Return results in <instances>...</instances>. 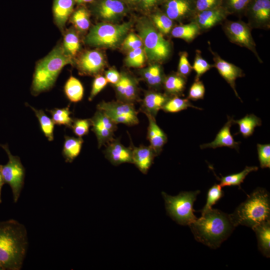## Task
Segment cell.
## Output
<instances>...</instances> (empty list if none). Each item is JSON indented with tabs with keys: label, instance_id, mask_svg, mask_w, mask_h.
Masks as SVG:
<instances>
[{
	"label": "cell",
	"instance_id": "8",
	"mask_svg": "<svg viewBox=\"0 0 270 270\" xmlns=\"http://www.w3.org/2000/svg\"><path fill=\"white\" fill-rule=\"evenodd\" d=\"M5 150L8 161L4 165L0 164V170L4 184H8L12 190L14 202L16 203L20 198L24 185L25 168L20 158L13 156L7 144H0Z\"/></svg>",
	"mask_w": 270,
	"mask_h": 270
},
{
	"label": "cell",
	"instance_id": "46",
	"mask_svg": "<svg viewBox=\"0 0 270 270\" xmlns=\"http://www.w3.org/2000/svg\"><path fill=\"white\" fill-rule=\"evenodd\" d=\"M188 53L182 52L180 54V58L178 68V73L186 78L190 75L192 70L188 59Z\"/></svg>",
	"mask_w": 270,
	"mask_h": 270
},
{
	"label": "cell",
	"instance_id": "45",
	"mask_svg": "<svg viewBox=\"0 0 270 270\" xmlns=\"http://www.w3.org/2000/svg\"><path fill=\"white\" fill-rule=\"evenodd\" d=\"M204 94L205 88L202 82L200 80H194L189 90L188 98L192 100L203 99Z\"/></svg>",
	"mask_w": 270,
	"mask_h": 270
},
{
	"label": "cell",
	"instance_id": "27",
	"mask_svg": "<svg viewBox=\"0 0 270 270\" xmlns=\"http://www.w3.org/2000/svg\"><path fill=\"white\" fill-rule=\"evenodd\" d=\"M201 32L198 25L190 21L188 24H180L173 28L170 34L174 38H180L190 42L200 34Z\"/></svg>",
	"mask_w": 270,
	"mask_h": 270
},
{
	"label": "cell",
	"instance_id": "41",
	"mask_svg": "<svg viewBox=\"0 0 270 270\" xmlns=\"http://www.w3.org/2000/svg\"><path fill=\"white\" fill-rule=\"evenodd\" d=\"M214 67L213 64H209L204 60L201 54V52L196 50V56L192 68L196 73L194 80H199L200 76Z\"/></svg>",
	"mask_w": 270,
	"mask_h": 270
},
{
	"label": "cell",
	"instance_id": "38",
	"mask_svg": "<svg viewBox=\"0 0 270 270\" xmlns=\"http://www.w3.org/2000/svg\"><path fill=\"white\" fill-rule=\"evenodd\" d=\"M49 112L54 124L64 125L68 127L71 126L73 119L70 116L72 112L69 106L62 108H54L49 110Z\"/></svg>",
	"mask_w": 270,
	"mask_h": 270
},
{
	"label": "cell",
	"instance_id": "15",
	"mask_svg": "<svg viewBox=\"0 0 270 270\" xmlns=\"http://www.w3.org/2000/svg\"><path fill=\"white\" fill-rule=\"evenodd\" d=\"M228 14L222 6L198 12L190 20L196 22L202 31L206 30L223 22Z\"/></svg>",
	"mask_w": 270,
	"mask_h": 270
},
{
	"label": "cell",
	"instance_id": "19",
	"mask_svg": "<svg viewBox=\"0 0 270 270\" xmlns=\"http://www.w3.org/2000/svg\"><path fill=\"white\" fill-rule=\"evenodd\" d=\"M228 121L216 134L214 140L211 142L202 144L200 146L202 149L206 148H217L226 146L234 148L237 150L239 148L240 142H236L230 131L232 124L233 118L228 117Z\"/></svg>",
	"mask_w": 270,
	"mask_h": 270
},
{
	"label": "cell",
	"instance_id": "11",
	"mask_svg": "<svg viewBox=\"0 0 270 270\" xmlns=\"http://www.w3.org/2000/svg\"><path fill=\"white\" fill-rule=\"evenodd\" d=\"M252 28L268 30L270 27V0H252L244 14Z\"/></svg>",
	"mask_w": 270,
	"mask_h": 270
},
{
	"label": "cell",
	"instance_id": "50",
	"mask_svg": "<svg viewBox=\"0 0 270 270\" xmlns=\"http://www.w3.org/2000/svg\"><path fill=\"white\" fill-rule=\"evenodd\" d=\"M105 78L108 82L116 84L120 78V74L114 69H110L105 73Z\"/></svg>",
	"mask_w": 270,
	"mask_h": 270
},
{
	"label": "cell",
	"instance_id": "47",
	"mask_svg": "<svg viewBox=\"0 0 270 270\" xmlns=\"http://www.w3.org/2000/svg\"><path fill=\"white\" fill-rule=\"evenodd\" d=\"M108 82L104 76L98 74L94 80L91 92L88 98L90 101L94 98L106 86Z\"/></svg>",
	"mask_w": 270,
	"mask_h": 270
},
{
	"label": "cell",
	"instance_id": "28",
	"mask_svg": "<svg viewBox=\"0 0 270 270\" xmlns=\"http://www.w3.org/2000/svg\"><path fill=\"white\" fill-rule=\"evenodd\" d=\"M84 140L82 138L64 136L62 154L67 162H72L80 154Z\"/></svg>",
	"mask_w": 270,
	"mask_h": 270
},
{
	"label": "cell",
	"instance_id": "4",
	"mask_svg": "<svg viewBox=\"0 0 270 270\" xmlns=\"http://www.w3.org/2000/svg\"><path fill=\"white\" fill-rule=\"evenodd\" d=\"M72 58L56 46L37 64L33 76L31 92L34 96L50 90L63 68L70 64Z\"/></svg>",
	"mask_w": 270,
	"mask_h": 270
},
{
	"label": "cell",
	"instance_id": "35",
	"mask_svg": "<svg viewBox=\"0 0 270 270\" xmlns=\"http://www.w3.org/2000/svg\"><path fill=\"white\" fill-rule=\"evenodd\" d=\"M64 53L72 58L80 48V42L77 34L74 30H69L64 35L62 46Z\"/></svg>",
	"mask_w": 270,
	"mask_h": 270
},
{
	"label": "cell",
	"instance_id": "25",
	"mask_svg": "<svg viewBox=\"0 0 270 270\" xmlns=\"http://www.w3.org/2000/svg\"><path fill=\"white\" fill-rule=\"evenodd\" d=\"M258 240V248L267 258L270 256V220L264 222L252 228Z\"/></svg>",
	"mask_w": 270,
	"mask_h": 270
},
{
	"label": "cell",
	"instance_id": "42",
	"mask_svg": "<svg viewBox=\"0 0 270 270\" xmlns=\"http://www.w3.org/2000/svg\"><path fill=\"white\" fill-rule=\"evenodd\" d=\"M128 66L133 68H141L145 62V52L142 48H138L129 52L126 58Z\"/></svg>",
	"mask_w": 270,
	"mask_h": 270
},
{
	"label": "cell",
	"instance_id": "43",
	"mask_svg": "<svg viewBox=\"0 0 270 270\" xmlns=\"http://www.w3.org/2000/svg\"><path fill=\"white\" fill-rule=\"evenodd\" d=\"M91 123L90 119H73L70 128L74 133L78 137L82 136L88 134Z\"/></svg>",
	"mask_w": 270,
	"mask_h": 270
},
{
	"label": "cell",
	"instance_id": "14",
	"mask_svg": "<svg viewBox=\"0 0 270 270\" xmlns=\"http://www.w3.org/2000/svg\"><path fill=\"white\" fill-rule=\"evenodd\" d=\"M164 8L172 20H190L196 14L194 0H166Z\"/></svg>",
	"mask_w": 270,
	"mask_h": 270
},
{
	"label": "cell",
	"instance_id": "26",
	"mask_svg": "<svg viewBox=\"0 0 270 270\" xmlns=\"http://www.w3.org/2000/svg\"><path fill=\"white\" fill-rule=\"evenodd\" d=\"M186 81V78L178 73L172 74L165 76L162 86L166 94L179 96L183 94Z\"/></svg>",
	"mask_w": 270,
	"mask_h": 270
},
{
	"label": "cell",
	"instance_id": "53",
	"mask_svg": "<svg viewBox=\"0 0 270 270\" xmlns=\"http://www.w3.org/2000/svg\"><path fill=\"white\" fill-rule=\"evenodd\" d=\"M74 2L79 3V4H82V3H86L91 2L94 0H74Z\"/></svg>",
	"mask_w": 270,
	"mask_h": 270
},
{
	"label": "cell",
	"instance_id": "31",
	"mask_svg": "<svg viewBox=\"0 0 270 270\" xmlns=\"http://www.w3.org/2000/svg\"><path fill=\"white\" fill-rule=\"evenodd\" d=\"M233 122L234 124H236L239 126V133L244 138L252 136L255 128L262 125L260 118L254 114H247L238 120H234Z\"/></svg>",
	"mask_w": 270,
	"mask_h": 270
},
{
	"label": "cell",
	"instance_id": "36",
	"mask_svg": "<svg viewBox=\"0 0 270 270\" xmlns=\"http://www.w3.org/2000/svg\"><path fill=\"white\" fill-rule=\"evenodd\" d=\"M252 0H222V6L228 15L238 16L244 15L246 10Z\"/></svg>",
	"mask_w": 270,
	"mask_h": 270
},
{
	"label": "cell",
	"instance_id": "21",
	"mask_svg": "<svg viewBox=\"0 0 270 270\" xmlns=\"http://www.w3.org/2000/svg\"><path fill=\"white\" fill-rule=\"evenodd\" d=\"M148 120L147 138L150 146L153 148L156 155L162 150V148L168 141L166 134L158 125L155 118L146 115Z\"/></svg>",
	"mask_w": 270,
	"mask_h": 270
},
{
	"label": "cell",
	"instance_id": "20",
	"mask_svg": "<svg viewBox=\"0 0 270 270\" xmlns=\"http://www.w3.org/2000/svg\"><path fill=\"white\" fill-rule=\"evenodd\" d=\"M170 96L157 92H146L142 100L140 110L146 115L156 118Z\"/></svg>",
	"mask_w": 270,
	"mask_h": 270
},
{
	"label": "cell",
	"instance_id": "37",
	"mask_svg": "<svg viewBox=\"0 0 270 270\" xmlns=\"http://www.w3.org/2000/svg\"><path fill=\"white\" fill-rule=\"evenodd\" d=\"M153 24L163 35L170 33L173 27V22L165 13L158 12L152 16Z\"/></svg>",
	"mask_w": 270,
	"mask_h": 270
},
{
	"label": "cell",
	"instance_id": "13",
	"mask_svg": "<svg viewBox=\"0 0 270 270\" xmlns=\"http://www.w3.org/2000/svg\"><path fill=\"white\" fill-rule=\"evenodd\" d=\"M209 50L212 55L214 67L216 68L220 74L232 88L236 96L241 100L236 88V80L238 78L244 76L242 70L233 64L222 59L217 52L212 50L210 46Z\"/></svg>",
	"mask_w": 270,
	"mask_h": 270
},
{
	"label": "cell",
	"instance_id": "2",
	"mask_svg": "<svg viewBox=\"0 0 270 270\" xmlns=\"http://www.w3.org/2000/svg\"><path fill=\"white\" fill-rule=\"evenodd\" d=\"M196 240L211 248H217L231 234L236 226L229 214L212 208L189 225Z\"/></svg>",
	"mask_w": 270,
	"mask_h": 270
},
{
	"label": "cell",
	"instance_id": "9",
	"mask_svg": "<svg viewBox=\"0 0 270 270\" xmlns=\"http://www.w3.org/2000/svg\"><path fill=\"white\" fill-rule=\"evenodd\" d=\"M222 28L231 42L250 50L258 62L260 63L262 62L256 51V44L252 35V28L248 23L240 20H225L223 22Z\"/></svg>",
	"mask_w": 270,
	"mask_h": 270
},
{
	"label": "cell",
	"instance_id": "32",
	"mask_svg": "<svg viewBox=\"0 0 270 270\" xmlns=\"http://www.w3.org/2000/svg\"><path fill=\"white\" fill-rule=\"evenodd\" d=\"M34 112L38 119L41 130L48 141L54 140V124L52 119L50 118L42 110H37L31 106L26 104Z\"/></svg>",
	"mask_w": 270,
	"mask_h": 270
},
{
	"label": "cell",
	"instance_id": "33",
	"mask_svg": "<svg viewBox=\"0 0 270 270\" xmlns=\"http://www.w3.org/2000/svg\"><path fill=\"white\" fill-rule=\"evenodd\" d=\"M258 170V167L256 166H248L242 172L228 175L225 176H222L219 178L220 182V186H238L240 188V184L244 182L247 175L250 172L256 171Z\"/></svg>",
	"mask_w": 270,
	"mask_h": 270
},
{
	"label": "cell",
	"instance_id": "3",
	"mask_svg": "<svg viewBox=\"0 0 270 270\" xmlns=\"http://www.w3.org/2000/svg\"><path fill=\"white\" fill-rule=\"evenodd\" d=\"M229 215L236 227L242 225L252 228L270 220L269 193L264 188H256Z\"/></svg>",
	"mask_w": 270,
	"mask_h": 270
},
{
	"label": "cell",
	"instance_id": "51",
	"mask_svg": "<svg viewBox=\"0 0 270 270\" xmlns=\"http://www.w3.org/2000/svg\"><path fill=\"white\" fill-rule=\"evenodd\" d=\"M164 0H140L142 6L146 9L154 7Z\"/></svg>",
	"mask_w": 270,
	"mask_h": 270
},
{
	"label": "cell",
	"instance_id": "49",
	"mask_svg": "<svg viewBox=\"0 0 270 270\" xmlns=\"http://www.w3.org/2000/svg\"><path fill=\"white\" fill-rule=\"evenodd\" d=\"M142 44L140 38L132 33L124 39L122 46L125 49L131 50L138 48H142Z\"/></svg>",
	"mask_w": 270,
	"mask_h": 270
},
{
	"label": "cell",
	"instance_id": "24",
	"mask_svg": "<svg viewBox=\"0 0 270 270\" xmlns=\"http://www.w3.org/2000/svg\"><path fill=\"white\" fill-rule=\"evenodd\" d=\"M124 4L119 0H104L98 6L100 16L106 20H112L120 16L124 11Z\"/></svg>",
	"mask_w": 270,
	"mask_h": 270
},
{
	"label": "cell",
	"instance_id": "29",
	"mask_svg": "<svg viewBox=\"0 0 270 270\" xmlns=\"http://www.w3.org/2000/svg\"><path fill=\"white\" fill-rule=\"evenodd\" d=\"M142 76L150 86L154 88L160 87L165 78L162 68L158 64L152 65L143 70Z\"/></svg>",
	"mask_w": 270,
	"mask_h": 270
},
{
	"label": "cell",
	"instance_id": "44",
	"mask_svg": "<svg viewBox=\"0 0 270 270\" xmlns=\"http://www.w3.org/2000/svg\"><path fill=\"white\" fill-rule=\"evenodd\" d=\"M258 160L260 168H270V144H257Z\"/></svg>",
	"mask_w": 270,
	"mask_h": 270
},
{
	"label": "cell",
	"instance_id": "6",
	"mask_svg": "<svg viewBox=\"0 0 270 270\" xmlns=\"http://www.w3.org/2000/svg\"><path fill=\"white\" fill-rule=\"evenodd\" d=\"M200 190L184 192L176 196H171L164 192L162 195L169 216L178 224L190 225L198 218L194 214V202Z\"/></svg>",
	"mask_w": 270,
	"mask_h": 270
},
{
	"label": "cell",
	"instance_id": "40",
	"mask_svg": "<svg viewBox=\"0 0 270 270\" xmlns=\"http://www.w3.org/2000/svg\"><path fill=\"white\" fill-rule=\"evenodd\" d=\"M223 196L224 192L220 184H215L212 186L208 192L206 202L205 206L200 210L201 214L212 209V206L215 204Z\"/></svg>",
	"mask_w": 270,
	"mask_h": 270
},
{
	"label": "cell",
	"instance_id": "48",
	"mask_svg": "<svg viewBox=\"0 0 270 270\" xmlns=\"http://www.w3.org/2000/svg\"><path fill=\"white\" fill-rule=\"evenodd\" d=\"M222 0H194L195 12L222 6Z\"/></svg>",
	"mask_w": 270,
	"mask_h": 270
},
{
	"label": "cell",
	"instance_id": "16",
	"mask_svg": "<svg viewBox=\"0 0 270 270\" xmlns=\"http://www.w3.org/2000/svg\"><path fill=\"white\" fill-rule=\"evenodd\" d=\"M102 54L97 50H88L83 53L78 61L80 72L86 75H95L99 73L104 66Z\"/></svg>",
	"mask_w": 270,
	"mask_h": 270
},
{
	"label": "cell",
	"instance_id": "55",
	"mask_svg": "<svg viewBox=\"0 0 270 270\" xmlns=\"http://www.w3.org/2000/svg\"><path fill=\"white\" fill-rule=\"evenodd\" d=\"M129 0L132 1V2H134V1H136V0Z\"/></svg>",
	"mask_w": 270,
	"mask_h": 270
},
{
	"label": "cell",
	"instance_id": "22",
	"mask_svg": "<svg viewBox=\"0 0 270 270\" xmlns=\"http://www.w3.org/2000/svg\"><path fill=\"white\" fill-rule=\"evenodd\" d=\"M132 164L143 174H146L156 154L150 146H141L132 148Z\"/></svg>",
	"mask_w": 270,
	"mask_h": 270
},
{
	"label": "cell",
	"instance_id": "23",
	"mask_svg": "<svg viewBox=\"0 0 270 270\" xmlns=\"http://www.w3.org/2000/svg\"><path fill=\"white\" fill-rule=\"evenodd\" d=\"M74 0H54L53 13L55 22L62 30L73 10Z\"/></svg>",
	"mask_w": 270,
	"mask_h": 270
},
{
	"label": "cell",
	"instance_id": "7",
	"mask_svg": "<svg viewBox=\"0 0 270 270\" xmlns=\"http://www.w3.org/2000/svg\"><path fill=\"white\" fill-rule=\"evenodd\" d=\"M130 26V22L122 24H98L91 28L86 42L96 47L115 48L123 40Z\"/></svg>",
	"mask_w": 270,
	"mask_h": 270
},
{
	"label": "cell",
	"instance_id": "52",
	"mask_svg": "<svg viewBox=\"0 0 270 270\" xmlns=\"http://www.w3.org/2000/svg\"><path fill=\"white\" fill-rule=\"evenodd\" d=\"M4 184L3 181L2 174L0 170V204H1L2 202V196H2V186Z\"/></svg>",
	"mask_w": 270,
	"mask_h": 270
},
{
	"label": "cell",
	"instance_id": "1",
	"mask_svg": "<svg viewBox=\"0 0 270 270\" xmlns=\"http://www.w3.org/2000/svg\"><path fill=\"white\" fill-rule=\"evenodd\" d=\"M28 245L25 226L15 220L0 222V262L4 270L22 268Z\"/></svg>",
	"mask_w": 270,
	"mask_h": 270
},
{
	"label": "cell",
	"instance_id": "54",
	"mask_svg": "<svg viewBox=\"0 0 270 270\" xmlns=\"http://www.w3.org/2000/svg\"><path fill=\"white\" fill-rule=\"evenodd\" d=\"M4 268H3L2 265L1 264L0 262V270H4Z\"/></svg>",
	"mask_w": 270,
	"mask_h": 270
},
{
	"label": "cell",
	"instance_id": "30",
	"mask_svg": "<svg viewBox=\"0 0 270 270\" xmlns=\"http://www.w3.org/2000/svg\"><path fill=\"white\" fill-rule=\"evenodd\" d=\"M64 92L68 99L71 102L80 101L84 96V90L81 82L76 78L70 76L64 86Z\"/></svg>",
	"mask_w": 270,
	"mask_h": 270
},
{
	"label": "cell",
	"instance_id": "17",
	"mask_svg": "<svg viewBox=\"0 0 270 270\" xmlns=\"http://www.w3.org/2000/svg\"><path fill=\"white\" fill-rule=\"evenodd\" d=\"M106 158L114 166L123 163H132V148L126 147L118 139H113L107 144L104 151Z\"/></svg>",
	"mask_w": 270,
	"mask_h": 270
},
{
	"label": "cell",
	"instance_id": "39",
	"mask_svg": "<svg viewBox=\"0 0 270 270\" xmlns=\"http://www.w3.org/2000/svg\"><path fill=\"white\" fill-rule=\"evenodd\" d=\"M72 22L78 30L86 31L90 27L89 14L86 9L80 8L73 14Z\"/></svg>",
	"mask_w": 270,
	"mask_h": 270
},
{
	"label": "cell",
	"instance_id": "5",
	"mask_svg": "<svg viewBox=\"0 0 270 270\" xmlns=\"http://www.w3.org/2000/svg\"><path fill=\"white\" fill-rule=\"evenodd\" d=\"M138 30L139 36L144 45L145 54L150 60L159 62L169 58L171 44L153 24L142 21L138 26Z\"/></svg>",
	"mask_w": 270,
	"mask_h": 270
},
{
	"label": "cell",
	"instance_id": "12",
	"mask_svg": "<svg viewBox=\"0 0 270 270\" xmlns=\"http://www.w3.org/2000/svg\"><path fill=\"white\" fill-rule=\"evenodd\" d=\"M90 120L92 130L97 138L98 148L108 144L114 139L117 124L102 111L97 109L94 116Z\"/></svg>",
	"mask_w": 270,
	"mask_h": 270
},
{
	"label": "cell",
	"instance_id": "10",
	"mask_svg": "<svg viewBox=\"0 0 270 270\" xmlns=\"http://www.w3.org/2000/svg\"><path fill=\"white\" fill-rule=\"evenodd\" d=\"M96 108L102 111L116 124H122L129 126L139 123L138 112L133 104L117 100L99 103Z\"/></svg>",
	"mask_w": 270,
	"mask_h": 270
},
{
	"label": "cell",
	"instance_id": "18",
	"mask_svg": "<svg viewBox=\"0 0 270 270\" xmlns=\"http://www.w3.org/2000/svg\"><path fill=\"white\" fill-rule=\"evenodd\" d=\"M114 86L118 100L133 104L138 100L137 84L131 76L120 74L119 80Z\"/></svg>",
	"mask_w": 270,
	"mask_h": 270
},
{
	"label": "cell",
	"instance_id": "34",
	"mask_svg": "<svg viewBox=\"0 0 270 270\" xmlns=\"http://www.w3.org/2000/svg\"><path fill=\"white\" fill-rule=\"evenodd\" d=\"M190 107L202 110L192 105L188 98H182L178 96H171L164 104L162 109L166 112H177Z\"/></svg>",
	"mask_w": 270,
	"mask_h": 270
}]
</instances>
